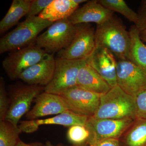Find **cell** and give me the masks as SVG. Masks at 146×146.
Instances as JSON below:
<instances>
[{
    "label": "cell",
    "instance_id": "e0dca14e",
    "mask_svg": "<svg viewBox=\"0 0 146 146\" xmlns=\"http://www.w3.org/2000/svg\"><path fill=\"white\" fill-rule=\"evenodd\" d=\"M79 6L74 0H53L38 16L54 23L68 19Z\"/></svg>",
    "mask_w": 146,
    "mask_h": 146
},
{
    "label": "cell",
    "instance_id": "52a82bcc",
    "mask_svg": "<svg viewBox=\"0 0 146 146\" xmlns=\"http://www.w3.org/2000/svg\"><path fill=\"white\" fill-rule=\"evenodd\" d=\"M75 34L70 46L58 52V57L69 60H86L96 48L95 31L89 24L76 25Z\"/></svg>",
    "mask_w": 146,
    "mask_h": 146
},
{
    "label": "cell",
    "instance_id": "7402d4cb",
    "mask_svg": "<svg viewBox=\"0 0 146 146\" xmlns=\"http://www.w3.org/2000/svg\"><path fill=\"white\" fill-rule=\"evenodd\" d=\"M99 3L113 12H117L124 16L130 22L138 24V13L129 7L123 0H98Z\"/></svg>",
    "mask_w": 146,
    "mask_h": 146
},
{
    "label": "cell",
    "instance_id": "4dcf8cb0",
    "mask_svg": "<svg viewBox=\"0 0 146 146\" xmlns=\"http://www.w3.org/2000/svg\"><path fill=\"white\" fill-rule=\"evenodd\" d=\"M16 146H44V145L40 143H34L27 144L19 140Z\"/></svg>",
    "mask_w": 146,
    "mask_h": 146
},
{
    "label": "cell",
    "instance_id": "d6a6232c",
    "mask_svg": "<svg viewBox=\"0 0 146 146\" xmlns=\"http://www.w3.org/2000/svg\"><path fill=\"white\" fill-rule=\"evenodd\" d=\"M139 35L141 40L143 42L146 43V29L140 31Z\"/></svg>",
    "mask_w": 146,
    "mask_h": 146
},
{
    "label": "cell",
    "instance_id": "2e32d148",
    "mask_svg": "<svg viewBox=\"0 0 146 146\" xmlns=\"http://www.w3.org/2000/svg\"><path fill=\"white\" fill-rule=\"evenodd\" d=\"M76 86L99 94H105L112 88L86 60L79 71Z\"/></svg>",
    "mask_w": 146,
    "mask_h": 146
},
{
    "label": "cell",
    "instance_id": "8992f818",
    "mask_svg": "<svg viewBox=\"0 0 146 146\" xmlns=\"http://www.w3.org/2000/svg\"><path fill=\"white\" fill-rule=\"evenodd\" d=\"M86 61L58 57L52 80L45 86L44 91L59 95L76 86L79 71Z\"/></svg>",
    "mask_w": 146,
    "mask_h": 146
},
{
    "label": "cell",
    "instance_id": "603a6c76",
    "mask_svg": "<svg viewBox=\"0 0 146 146\" xmlns=\"http://www.w3.org/2000/svg\"><path fill=\"white\" fill-rule=\"evenodd\" d=\"M21 131L6 121H0V146H16Z\"/></svg>",
    "mask_w": 146,
    "mask_h": 146
},
{
    "label": "cell",
    "instance_id": "9a60e30c",
    "mask_svg": "<svg viewBox=\"0 0 146 146\" xmlns=\"http://www.w3.org/2000/svg\"><path fill=\"white\" fill-rule=\"evenodd\" d=\"M114 16V12L103 6L98 0H91L76 9L68 19L74 25L90 23L98 25Z\"/></svg>",
    "mask_w": 146,
    "mask_h": 146
},
{
    "label": "cell",
    "instance_id": "4fadbf2b",
    "mask_svg": "<svg viewBox=\"0 0 146 146\" xmlns=\"http://www.w3.org/2000/svg\"><path fill=\"white\" fill-rule=\"evenodd\" d=\"M35 104L26 115L28 120H36L38 118L58 115L69 110L60 96L44 92L37 95L35 99Z\"/></svg>",
    "mask_w": 146,
    "mask_h": 146
},
{
    "label": "cell",
    "instance_id": "5b68a950",
    "mask_svg": "<svg viewBox=\"0 0 146 146\" xmlns=\"http://www.w3.org/2000/svg\"><path fill=\"white\" fill-rule=\"evenodd\" d=\"M36 44H31L11 52L2 62L3 68L11 80L18 79L24 71L43 60L48 55Z\"/></svg>",
    "mask_w": 146,
    "mask_h": 146
},
{
    "label": "cell",
    "instance_id": "9c48e42d",
    "mask_svg": "<svg viewBox=\"0 0 146 146\" xmlns=\"http://www.w3.org/2000/svg\"><path fill=\"white\" fill-rule=\"evenodd\" d=\"M43 91H44V86L29 84L18 86L14 89L5 121L18 127L21 117L29 111L33 100Z\"/></svg>",
    "mask_w": 146,
    "mask_h": 146
},
{
    "label": "cell",
    "instance_id": "f546056e",
    "mask_svg": "<svg viewBox=\"0 0 146 146\" xmlns=\"http://www.w3.org/2000/svg\"><path fill=\"white\" fill-rule=\"evenodd\" d=\"M89 146H120L119 139H108L102 140Z\"/></svg>",
    "mask_w": 146,
    "mask_h": 146
},
{
    "label": "cell",
    "instance_id": "83f0119b",
    "mask_svg": "<svg viewBox=\"0 0 146 146\" xmlns=\"http://www.w3.org/2000/svg\"><path fill=\"white\" fill-rule=\"evenodd\" d=\"M138 23L136 26L139 31L146 29V0L141 1L138 11Z\"/></svg>",
    "mask_w": 146,
    "mask_h": 146
},
{
    "label": "cell",
    "instance_id": "f1b7e54d",
    "mask_svg": "<svg viewBox=\"0 0 146 146\" xmlns=\"http://www.w3.org/2000/svg\"><path fill=\"white\" fill-rule=\"evenodd\" d=\"M18 127L21 132L32 133L36 131L39 126L36 124L35 120H28L20 122Z\"/></svg>",
    "mask_w": 146,
    "mask_h": 146
},
{
    "label": "cell",
    "instance_id": "30bf717a",
    "mask_svg": "<svg viewBox=\"0 0 146 146\" xmlns=\"http://www.w3.org/2000/svg\"><path fill=\"white\" fill-rule=\"evenodd\" d=\"M102 95L76 86L59 96L69 110L79 115L91 117L98 108Z\"/></svg>",
    "mask_w": 146,
    "mask_h": 146
},
{
    "label": "cell",
    "instance_id": "1f68e13d",
    "mask_svg": "<svg viewBox=\"0 0 146 146\" xmlns=\"http://www.w3.org/2000/svg\"><path fill=\"white\" fill-rule=\"evenodd\" d=\"M44 146H66L64 145L63 144H59L57 145H53L52 143L50 141H47L46 144L44 145ZM71 146H89V145L87 144H85V145H72Z\"/></svg>",
    "mask_w": 146,
    "mask_h": 146
},
{
    "label": "cell",
    "instance_id": "277c9868",
    "mask_svg": "<svg viewBox=\"0 0 146 146\" xmlns=\"http://www.w3.org/2000/svg\"><path fill=\"white\" fill-rule=\"evenodd\" d=\"M76 31V25L68 19L56 21L37 36L36 44L48 53L58 52L70 46Z\"/></svg>",
    "mask_w": 146,
    "mask_h": 146
},
{
    "label": "cell",
    "instance_id": "cb8c5ba5",
    "mask_svg": "<svg viewBox=\"0 0 146 146\" xmlns=\"http://www.w3.org/2000/svg\"><path fill=\"white\" fill-rule=\"evenodd\" d=\"M67 136L68 140L73 145H81L88 144L90 133L86 125H78L69 127Z\"/></svg>",
    "mask_w": 146,
    "mask_h": 146
},
{
    "label": "cell",
    "instance_id": "5bb4252c",
    "mask_svg": "<svg viewBox=\"0 0 146 146\" xmlns=\"http://www.w3.org/2000/svg\"><path fill=\"white\" fill-rule=\"evenodd\" d=\"M55 65L53 54H48L43 60L24 71L18 79L29 85L45 87L52 80Z\"/></svg>",
    "mask_w": 146,
    "mask_h": 146
},
{
    "label": "cell",
    "instance_id": "7a4b0ae2",
    "mask_svg": "<svg viewBox=\"0 0 146 146\" xmlns=\"http://www.w3.org/2000/svg\"><path fill=\"white\" fill-rule=\"evenodd\" d=\"M97 119L131 118L136 119L135 97L117 85L102 94L98 108L93 116Z\"/></svg>",
    "mask_w": 146,
    "mask_h": 146
},
{
    "label": "cell",
    "instance_id": "44dd1931",
    "mask_svg": "<svg viewBox=\"0 0 146 146\" xmlns=\"http://www.w3.org/2000/svg\"><path fill=\"white\" fill-rule=\"evenodd\" d=\"M89 117L69 110L52 117L35 120L36 124L39 126L43 125H57L70 127L78 125H86Z\"/></svg>",
    "mask_w": 146,
    "mask_h": 146
},
{
    "label": "cell",
    "instance_id": "ffe728a7",
    "mask_svg": "<svg viewBox=\"0 0 146 146\" xmlns=\"http://www.w3.org/2000/svg\"><path fill=\"white\" fill-rule=\"evenodd\" d=\"M131 39L130 61L146 74V45L141 40L140 31L136 26H132L129 31Z\"/></svg>",
    "mask_w": 146,
    "mask_h": 146
},
{
    "label": "cell",
    "instance_id": "d4e9b609",
    "mask_svg": "<svg viewBox=\"0 0 146 146\" xmlns=\"http://www.w3.org/2000/svg\"><path fill=\"white\" fill-rule=\"evenodd\" d=\"M135 98L136 119H146V87L138 93Z\"/></svg>",
    "mask_w": 146,
    "mask_h": 146
},
{
    "label": "cell",
    "instance_id": "3957f363",
    "mask_svg": "<svg viewBox=\"0 0 146 146\" xmlns=\"http://www.w3.org/2000/svg\"><path fill=\"white\" fill-rule=\"evenodd\" d=\"M53 23L39 16L27 18L0 39V53L12 52L31 44L40 33Z\"/></svg>",
    "mask_w": 146,
    "mask_h": 146
},
{
    "label": "cell",
    "instance_id": "6da1fadb",
    "mask_svg": "<svg viewBox=\"0 0 146 146\" xmlns=\"http://www.w3.org/2000/svg\"><path fill=\"white\" fill-rule=\"evenodd\" d=\"M96 47L106 48L118 60H130L131 39L129 31L117 16L100 25L95 31Z\"/></svg>",
    "mask_w": 146,
    "mask_h": 146
},
{
    "label": "cell",
    "instance_id": "ba28073f",
    "mask_svg": "<svg viewBox=\"0 0 146 146\" xmlns=\"http://www.w3.org/2000/svg\"><path fill=\"white\" fill-rule=\"evenodd\" d=\"M135 120L131 118L97 119L89 117L85 125L90 133L87 144L90 145L105 139L119 140Z\"/></svg>",
    "mask_w": 146,
    "mask_h": 146
},
{
    "label": "cell",
    "instance_id": "ac0fdd59",
    "mask_svg": "<svg viewBox=\"0 0 146 146\" xmlns=\"http://www.w3.org/2000/svg\"><path fill=\"white\" fill-rule=\"evenodd\" d=\"M31 0H13L7 13L0 22V33H4L18 23L28 13Z\"/></svg>",
    "mask_w": 146,
    "mask_h": 146
},
{
    "label": "cell",
    "instance_id": "4316f807",
    "mask_svg": "<svg viewBox=\"0 0 146 146\" xmlns=\"http://www.w3.org/2000/svg\"><path fill=\"white\" fill-rule=\"evenodd\" d=\"M53 0H31L27 18L36 16L48 6Z\"/></svg>",
    "mask_w": 146,
    "mask_h": 146
},
{
    "label": "cell",
    "instance_id": "7c38bea8",
    "mask_svg": "<svg viewBox=\"0 0 146 146\" xmlns=\"http://www.w3.org/2000/svg\"><path fill=\"white\" fill-rule=\"evenodd\" d=\"M112 88L117 86V60L114 54L106 48L96 47L94 52L86 60Z\"/></svg>",
    "mask_w": 146,
    "mask_h": 146
},
{
    "label": "cell",
    "instance_id": "d6986e66",
    "mask_svg": "<svg viewBox=\"0 0 146 146\" xmlns=\"http://www.w3.org/2000/svg\"><path fill=\"white\" fill-rule=\"evenodd\" d=\"M120 146H146V119H136L119 139Z\"/></svg>",
    "mask_w": 146,
    "mask_h": 146
},
{
    "label": "cell",
    "instance_id": "8fae6325",
    "mask_svg": "<svg viewBox=\"0 0 146 146\" xmlns=\"http://www.w3.org/2000/svg\"><path fill=\"white\" fill-rule=\"evenodd\" d=\"M116 72L118 86L131 96L146 88V73L130 60H117Z\"/></svg>",
    "mask_w": 146,
    "mask_h": 146
},
{
    "label": "cell",
    "instance_id": "484cf974",
    "mask_svg": "<svg viewBox=\"0 0 146 146\" xmlns=\"http://www.w3.org/2000/svg\"><path fill=\"white\" fill-rule=\"evenodd\" d=\"M10 104L5 88V82L4 79H0V121H4L8 111Z\"/></svg>",
    "mask_w": 146,
    "mask_h": 146
}]
</instances>
